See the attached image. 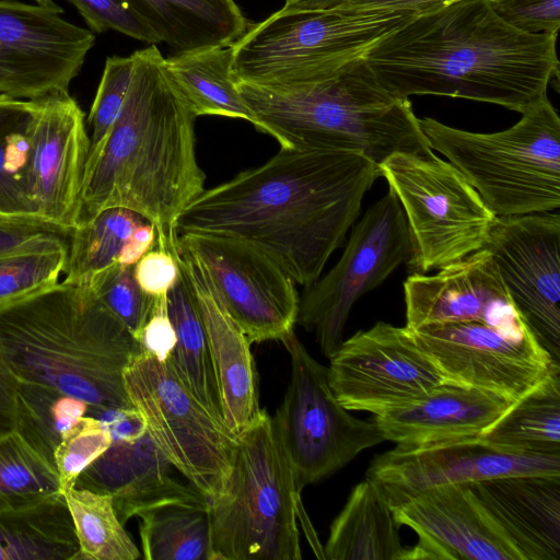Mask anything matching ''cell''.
<instances>
[{"mask_svg":"<svg viewBox=\"0 0 560 560\" xmlns=\"http://www.w3.org/2000/svg\"><path fill=\"white\" fill-rule=\"evenodd\" d=\"M378 177V165L357 151L280 148L264 164L205 189L179 214L176 231L243 240L308 287L343 244Z\"/></svg>","mask_w":560,"mask_h":560,"instance_id":"cell-1","label":"cell"},{"mask_svg":"<svg viewBox=\"0 0 560 560\" xmlns=\"http://www.w3.org/2000/svg\"><path fill=\"white\" fill-rule=\"evenodd\" d=\"M556 39L512 27L489 0H456L415 14L362 59L395 96L466 98L522 114L558 78Z\"/></svg>","mask_w":560,"mask_h":560,"instance_id":"cell-2","label":"cell"},{"mask_svg":"<svg viewBox=\"0 0 560 560\" xmlns=\"http://www.w3.org/2000/svg\"><path fill=\"white\" fill-rule=\"evenodd\" d=\"M130 88L93 166L84 173L75 226L112 207L130 209L155 226L166 250L184 209L206 188L196 155L190 106L156 45L132 52Z\"/></svg>","mask_w":560,"mask_h":560,"instance_id":"cell-3","label":"cell"},{"mask_svg":"<svg viewBox=\"0 0 560 560\" xmlns=\"http://www.w3.org/2000/svg\"><path fill=\"white\" fill-rule=\"evenodd\" d=\"M141 350L88 283L63 280L0 305V354L15 377L85 402L92 417L133 407L122 374Z\"/></svg>","mask_w":560,"mask_h":560,"instance_id":"cell-4","label":"cell"},{"mask_svg":"<svg viewBox=\"0 0 560 560\" xmlns=\"http://www.w3.org/2000/svg\"><path fill=\"white\" fill-rule=\"evenodd\" d=\"M235 85L280 148L357 151L377 165L398 152H433L409 98L386 91L362 57L308 81Z\"/></svg>","mask_w":560,"mask_h":560,"instance_id":"cell-5","label":"cell"},{"mask_svg":"<svg viewBox=\"0 0 560 560\" xmlns=\"http://www.w3.org/2000/svg\"><path fill=\"white\" fill-rule=\"evenodd\" d=\"M497 132H474L419 118L430 148L442 153L497 217L558 211L560 118L548 97Z\"/></svg>","mask_w":560,"mask_h":560,"instance_id":"cell-6","label":"cell"},{"mask_svg":"<svg viewBox=\"0 0 560 560\" xmlns=\"http://www.w3.org/2000/svg\"><path fill=\"white\" fill-rule=\"evenodd\" d=\"M272 417L261 409L238 434L225 490L209 503L213 560H300L301 508Z\"/></svg>","mask_w":560,"mask_h":560,"instance_id":"cell-7","label":"cell"},{"mask_svg":"<svg viewBox=\"0 0 560 560\" xmlns=\"http://www.w3.org/2000/svg\"><path fill=\"white\" fill-rule=\"evenodd\" d=\"M412 11L279 10L231 45L234 81L289 84L332 73L361 58Z\"/></svg>","mask_w":560,"mask_h":560,"instance_id":"cell-8","label":"cell"},{"mask_svg":"<svg viewBox=\"0 0 560 560\" xmlns=\"http://www.w3.org/2000/svg\"><path fill=\"white\" fill-rule=\"evenodd\" d=\"M124 387L147 434L208 500L225 490L238 435L186 386L170 359L141 350L127 364Z\"/></svg>","mask_w":560,"mask_h":560,"instance_id":"cell-9","label":"cell"},{"mask_svg":"<svg viewBox=\"0 0 560 560\" xmlns=\"http://www.w3.org/2000/svg\"><path fill=\"white\" fill-rule=\"evenodd\" d=\"M378 167L407 221L411 273L440 270L483 248L497 215L450 162L433 152H398Z\"/></svg>","mask_w":560,"mask_h":560,"instance_id":"cell-10","label":"cell"},{"mask_svg":"<svg viewBox=\"0 0 560 560\" xmlns=\"http://www.w3.org/2000/svg\"><path fill=\"white\" fill-rule=\"evenodd\" d=\"M281 342L290 357V380L272 422L302 492L385 440L373 420L358 419L340 405L327 368L310 354L294 331Z\"/></svg>","mask_w":560,"mask_h":560,"instance_id":"cell-11","label":"cell"},{"mask_svg":"<svg viewBox=\"0 0 560 560\" xmlns=\"http://www.w3.org/2000/svg\"><path fill=\"white\" fill-rule=\"evenodd\" d=\"M412 243L396 196L388 189L352 228L338 262L306 287L296 324L312 332L320 352L329 358L342 342L354 303L377 288L404 261Z\"/></svg>","mask_w":560,"mask_h":560,"instance_id":"cell-12","label":"cell"},{"mask_svg":"<svg viewBox=\"0 0 560 560\" xmlns=\"http://www.w3.org/2000/svg\"><path fill=\"white\" fill-rule=\"evenodd\" d=\"M177 244L203 267L250 345L281 341L294 331L300 307L295 282L262 250L208 233H177Z\"/></svg>","mask_w":560,"mask_h":560,"instance_id":"cell-13","label":"cell"},{"mask_svg":"<svg viewBox=\"0 0 560 560\" xmlns=\"http://www.w3.org/2000/svg\"><path fill=\"white\" fill-rule=\"evenodd\" d=\"M409 330L447 382L512 401L526 396L560 369L532 332L513 334L479 322Z\"/></svg>","mask_w":560,"mask_h":560,"instance_id":"cell-14","label":"cell"},{"mask_svg":"<svg viewBox=\"0 0 560 560\" xmlns=\"http://www.w3.org/2000/svg\"><path fill=\"white\" fill-rule=\"evenodd\" d=\"M328 359L330 388L349 411L382 415L447 382L406 326L384 322L355 332Z\"/></svg>","mask_w":560,"mask_h":560,"instance_id":"cell-15","label":"cell"},{"mask_svg":"<svg viewBox=\"0 0 560 560\" xmlns=\"http://www.w3.org/2000/svg\"><path fill=\"white\" fill-rule=\"evenodd\" d=\"M515 475L560 476V455L512 452L482 435L396 444L372 459L365 477L394 508L434 487Z\"/></svg>","mask_w":560,"mask_h":560,"instance_id":"cell-16","label":"cell"},{"mask_svg":"<svg viewBox=\"0 0 560 560\" xmlns=\"http://www.w3.org/2000/svg\"><path fill=\"white\" fill-rule=\"evenodd\" d=\"M487 249L526 325L560 359V215L542 212L497 217Z\"/></svg>","mask_w":560,"mask_h":560,"instance_id":"cell-17","label":"cell"},{"mask_svg":"<svg viewBox=\"0 0 560 560\" xmlns=\"http://www.w3.org/2000/svg\"><path fill=\"white\" fill-rule=\"evenodd\" d=\"M62 12L0 0V95L30 101L69 92L95 35Z\"/></svg>","mask_w":560,"mask_h":560,"instance_id":"cell-18","label":"cell"},{"mask_svg":"<svg viewBox=\"0 0 560 560\" xmlns=\"http://www.w3.org/2000/svg\"><path fill=\"white\" fill-rule=\"evenodd\" d=\"M32 101L30 195L40 219L73 229L90 149L84 113L69 92Z\"/></svg>","mask_w":560,"mask_h":560,"instance_id":"cell-19","label":"cell"},{"mask_svg":"<svg viewBox=\"0 0 560 560\" xmlns=\"http://www.w3.org/2000/svg\"><path fill=\"white\" fill-rule=\"evenodd\" d=\"M392 509L418 535L408 560H525L469 483L434 487Z\"/></svg>","mask_w":560,"mask_h":560,"instance_id":"cell-20","label":"cell"},{"mask_svg":"<svg viewBox=\"0 0 560 560\" xmlns=\"http://www.w3.org/2000/svg\"><path fill=\"white\" fill-rule=\"evenodd\" d=\"M404 299L409 329L479 322L513 334L532 332L487 249H479L431 276L411 273L404 282Z\"/></svg>","mask_w":560,"mask_h":560,"instance_id":"cell-21","label":"cell"},{"mask_svg":"<svg viewBox=\"0 0 560 560\" xmlns=\"http://www.w3.org/2000/svg\"><path fill=\"white\" fill-rule=\"evenodd\" d=\"M167 250L185 275L205 326L222 419L238 435L261 411L250 342L226 311L203 267L178 246L177 236Z\"/></svg>","mask_w":560,"mask_h":560,"instance_id":"cell-22","label":"cell"},{"mask_svg":"<svg viewBox=\"0 0 560 560\" xmlns=\"http://www.w3.org/2000/svg\"><path fill=\"white\" fill-rule=\"evenodd\" d=\"M74 488L110 495L121 524L170 503L209 508V500L168 462L147 433L135 442L112 441L80 474Z\"/></svg>","mask_w":560,"mask_h":560,"instance_id":"cell-23","label":"cell"},{"mask_svg":"<svg viewBox=\"0 0 560 560\" xmlns=\"http://www.w3.org/2000/svg\"><path fill=\"white\" fill-rule=\"evenodd\" d=\"M515 402L446 382L373 421L385 441L420 444L483 435Z\"/></svg>","mask_w":560,"mask_h":560,"instance_id":"cell-24","label":"cell"},{"mask_svg":"<svg viewBox=\"0 0 560 560\" xmlns=\"http://www.w3.org/2000/svg\"><path fill=\"white\" fill-rule=\"evenodd\" d=\"M469 485L525 560H559L560 476L515 475Z\"/></svg>","mask_w":560,"mask_h":560,"instance_id":"cell-25","label":"cell"},{"mask_svg":"<svg viewBox=\"0 0 560 560\" xmlns=\"http://www.w3.org/2000/svg\"><path fill=\"white\" fill-rule=\"evenodd\" d=\"M400 523L380 487L366 478L354 486L330 524L323 549L328 560H408Z\"/></svg>","mask_w":560,"mask_h":560,"instance_id":"cell-26","label":"cell"},{"mask_svg":"<svg viewBox=\"0 0 560 560\" xmlns=\"http://www.w3.org/2000/svg\"><path fill=\"white\" fill-rule=\"evenodd\" d=\"M172 55L234 44L249 23L234 0H128Z\"/></svg>","mask_w":560,"mask_h":560,"instance_id":"cell-27","label":"cell"},{"mask_svg":"<svg viewBox=\"0 0 560 560\" xmlns=\"http://www.w3.org/2000/svg\"><path fill=\"white\" fill-rule=\"evenodd\" d=\"M232 49L207 47L174 54L164 66L196 117L211 115L259 122L241 96L232 75Z\"/></svg>","mask_w":560,"mask_h":560,"instance_id":"cell-28","label":"cell"},{"mask_svg":"<svg viewBox=\"0 0 560 560\" xmlns=\"http://www.w3.org/2000/svg\"><path fill=\"white\" fill-rule=\"evenodd\" d=\"M79 544L65 497L0 510V560H78Z\"/></svg>","mask_w":560,"mask_h":560,"instance_id":"cell-29","label":"cell"},{"mask_svg":"<svg viewBox=\"0 0 560 560\" xmlns=\"http://www.w3.org/2000/svg\"><path fill=\"white\" fill-rule=\"evenodd\" d=\"M482 436L512 452L560 455V369L517 400Z\"/></svg>","mask_w":560,"mask_h":560,"instance_id":"cell-30","label":"cell"},{"mask_svg":"<svg viewBox=\"0 0 560 560\" xmlns=\"http://www.w3.org/2000/svg\"><path fill=\"white\" fill-rule=\"evenodd\" d=\"M167 312L176 332V345L168 358L171 363L192 394L222 418L205 326L180 268L167 292Z\"/></svg>","mask_w":560,"mask_h":560,"instance_id":"cell-31","label":"cell"},{"mask_svg":"<svg viewBox=\"0 0 560 560\" xmlns=\"http://www.w3.org/2000/svg\"><path fill=\"white\" fill-rule=\"evenodd\" d=\"M147 560H213L209 508L164 504L138 516Z\"/></svg>","mask_w":560,"mask_h":560,"instance_id":"cell-32","label":"cell"},{"mask_svg":"<svg viewBox=\"0 0 560 560\" xmlns=\"http://www.w3.org/2000/svg\"><path fill=\"white\" fill-rule=\"evenodd\" d=\"M84 416H90L85 402L44 385L19 381L15 431L51 466L63 434Z\"/></svg>","mask_w":560,"mask_h":560,"instance_id":"cell-33","label":"cell"},{"mask_svg":"<svg viewBox=\"0 0 560 560\" xmlns=\"http://www.w3.org/2000/svg\"><path fill=\"white\" fill-rule=\"evenodd\" d=\"M147 221L130 209L112 207L73 228L63 269L65 281L89 283L95 273L117 262L133 230Z\"/></svg>","mask_w":560,"mask_h":560,"instance_id":"cell-34","label":"cell"},{"mask_svg":"<svg viewBox=\"0 0 560 560\" xmlns=\"http://www.w3.org/2000/svg\"><path fill=\"white\" fill-rule=\"evenodd\" d=\"M33 101L0 95V214L36 217L28 189V124Z\"/></svg>","mask_w":560,"mask_h":560,"instance_id":"cell-35","label":"cell"},{"mask_svg":"<svg viewBox=\"0 0 560 560\" xmlns=\"http://www.w3.org/2000/svg\"><path fill=\"white\" fill-rule=\"evenodd\" d=\"M62 494L79 544L78 560L140 558V550L119 521L110 495L74 487Z\"/></svg>","mask_w":560,"mask_h":560,"instance_id":"cell-36","label":"cell"},{"mask_svg":"<svg viewBox=\"0 0 560 560\" xmlns=\"http://www.w3.org/2000/svg\"><path fill=\"white\" fill-rule=\"evenodd\" d=\"M61 495L54 466L16 431L0 438V510L32 508Z\"/></svg>","mask_w":560,"mask_h":560,"instance_id":"cell-37","label":"cell"},{"mask_svg":"<svg viewBox=\"0 0 560 560\" xmlns=\"http://www.w3.org/2000/svg\"><path fill=\"white\" fill-rule=\"evenodd\" d=\"M67 255L68 246L27 248L0 255V305L56 284Z\"/></svg>","mask_w":560,"mask_h":560,"instance_id":"cell-38","label":"cell"},{"mask_svg":"<svg viewBox=\"0 0 560 560\" xmlns=\"http://www.w3.org/2000/svg\"><path fill=\"white\" fill-rule=\"evenodd\" d=\"M105 307L139 341L149 319L154 298L147 294L135 277V266L114 262L95 273L88 283Z\"/></svg>","mask_w":560,"mask_h":560,"instance_id":"cell-39","label":"cell"},{"mask_svg":"<svg viewBox=\"0 0 560 560\" xmlns=\"http://www.w3.org/2000/svg\"><path fill=\"white\" fill-rule=\"evenodd\" d=\"M135 56H112L105 61L88 122L91 127L90 149L84 173L95 163L105 140L126 101L135 69ZM84 176V175H83Z\"/></svg>","mask_w":560,"mask_h":560,"instance_id":"cell-40","label":"cell"},{"mask_svg":"<svg viewBox=\"0 0 560 560\" xmlns=\"http://www.w3.org/2000/svg\"><path fill=\"white\" fill-rule=\"evenodd\" d=\"M112 436L95 417L84 416L62 436L54 459L61 491L74 487L80 474L110 445Z\"/></svg>","mask_w":560,"mask_h":560,"instance_id":"cell-41","label":"cell"},{"mask_svg":"<svg viewBox=\"0 0 560 560\" xmlns=\"http://www.w3.org/2000/svg\"><path fill=\"white\" fill-rule=\"evenodd\" d=\"M75 7L92 33L109 30L156 45L160 37L128 0H67Z\"/></svg>","mask_w":560,"mask_h":560,"instance_id":"cell-42","label":"cell"},{"mask_svg":"<svg viewBox=\"0 0 560 560\" xmlns=\"http://www.w3.org/2000/svg\"><path fill=\"white\" fill-rule=\"evenodd\" d=\"M71 231L36 217L0 218V255L27 248L68 246Z\"/></svg>","mask_w":560,"mask_h":560,"instance_id":"cell-43","label":"cell"},{"mask_svg":"<svg viewBox=\"0 0 560 560\" xmlns=\"http://www.w3.org/2000/svg\"><path fill=\"white\" fill-rule=\"evenodd\" d=\"M489 2L505 23L518 31L558 35L560 0H489Z\"/></svg>","mask_w":560,"mask_h":560,"instance_id":"cell-44","label":"cell"},{"mask_svg":"<svg viewBox=\"0 0 560 560\" xmlns=\"http://www.w3.org/2000/svg\"><path fill=\"white\" fill-rule=\"evenodd\" d=\"M179 276V267L171 252L152 248L136 265L135 277L150 296L167 294Z\"/></svg>","mask_w":560,"mask_h":560,"instance_id":"cell-45","label":"cell"},{"mask_svg":"<svg viewBox=\"0 0 560 560\" xmlns=\"http://www.w3.org/2000/svg\"><path fill=\"white\" fill-rule=\"evenodd\" d=\"M139 342L142 350L165 361L176 345V332L167 312V294L154 298L152 313L147 320Z\"/></svg>","mask_w":560,"mask_h":560,"instance_id":"cell-46","label":"cell"},{"mask_svg":"<svg viewBox=\"0 0 560 560\" xmlns=\"http://www.w3.org/2000/svg\"><path fill=\"white\" fill-rule=\"evenodd\" d=\"M95 418L109 431L112 441L135 442L147 433L143 418L133 407L107 409Z\"/></svg>","mask_w":560,"mask_h":560,"instance_id":"cell-47","label":"cell"},{"mask_svg":"<svg viewBox=\"0 0 560 560\" xmlns=\"http://www.w3.org/2000/svg\"><path fill=\"white\" fill-rule=\"evenodd\" d=\"M19 380L0 354V438L15 431Z\"/></svg>","mask_w":560,"mask_h":560,"instance_id":"cell-48","label":"cell"},{"mask_svg":"<svg viewBox=\"0 0 560 560\" xmlns=\"http://www.w3.org/2000/svg\"><path fill=\"white\" fill-rule=\"evenodd\" d=\"M456 0H350L338 9L365 11H428Z\"/></svg>","mask_w":560,"mask_h":560,"instance_id":"cell-49","label":"cell"},{"mask_svg":"<svg viewBox=\"0 0 560 560\" xmlns=\"http://www.w3.org/2000/svg\"><path fill=\"white\" fill-rule=\"evenodd\" d=\"M154 246H156V230L152 223L147 221L133 230L117 262L135 266Z\"/></svg>","mask_w":560,"mask_h":560,"instance_id":"cell-50","label":"cell"},{"mask_svg":"<svg viewBox=\"0 0 560 560\" xmlns=\"http://www.w3.org/2000/svg\"><path fill=\"white\" fill-rule=\"evenodd\" d=\"M350 0H285L282 11H326L335 10Z\"/></svg>","mask_w":560,"mask_h":560,"instance_id":"cell-51","label":"cell"},{"mask_svg":"<svg viewBox=\"0 0 560 560\" xmlns=\"http://www.w3.org/2000/svg\"><path fill=\"white\" fill-rule=\"evenodd\" d=\"M34 1H35V3L46 7V8L60 9V7L58 4H56L52 0H34Z\"/></svg>","mask_w":560,"mask_h":560,"instance_id":"cell-52","label":"cell"},{"mask_svg":"<svg viewBox=\"0 0 560 560\" xmlns=\"http://www.w3.org/2000/svg\"><path fill=\"white\" fill-rule=\"evenodd\" d=\"M5 217H8V215H2V214H0V218H5Z\"/></svg>","mask_w":560,"mask_h":560,"instance_id":"cell-53","label":"cell"}]
</instances>
